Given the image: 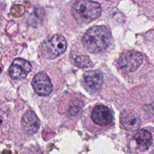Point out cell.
I'll return each instance as SVG.
<instances>
[{
  "label": "cell",
  "mask_w": 154,
  "mask_h": 154,
  "mask_svg": "<svg viewBox=\"0 0 154 154\" xmlns=\"http://www.w3.org/2000/svg\"><path fill=\"white\" fill-rule=\"evenodd\" d=\"M92 120L99 126H108L113 121L112 112L105 105H98L93 109Z\"/></svg>",
  "instance_id": "cell-9"
},
{
  "label": "cell",
  "mask_w": 154,
  "mask_h": 154,
  "mask_svg": "<svg viewBox=\"0 0 154 154\" xmlns=\"http://www.w3.org/2000/svg\"><path fill=\"white\" fill-rule=\"evenodd\" d=\"M31 70V64L23 59L14 60L9 69V75L13 79L21 80L25 78Z\"/></svg>",
  "instance_id": "cell-7"
},
{
  "label": "cell",
  "mask_w": 154,
  "mask_h": 154,
  "mask_svg": "<svg viewBox=\"0 0 154 154\" xmlns=\"http://www.w3.org/2000/svg\"><path fill=\"white\" fill-rule=\"evenodd\" d=\"M72 62L75 66L79 68H88L92 66V62L86 55L81 54H72Z\"/></svg>",
  "instance_id": "cell-12"
},
{
  "label": "cell",
  "mask_w": 154,
  "mask_h": 154,
  "mask_svg": "<svg viewBox=\"0 0 154 154\" xmlns=\"http://www.w3.org/2000/svg\"><path fill=\"white\" fill-rule=\"evenodd\" d=\"M111 34L105 26H96L89 29L82 38L84 48L90 53L102 52L109 46Z\"/></svg>",
  "instance_id": "cell-1"
},
{
  "label": "cell",
  "mask_w": 154,
  "mask_h": 154,
  "mask_svg": "<svg viewBox=\"0 0 154 154\" xmlns=\"http://www.w3.org/2000/svg\"><path fill=\"white\" fill-rule=\"evenodd\" d=\"M72 14L80 23H89L99 17L102 7L99 2L90 0H78L72 8Z\"/></svg>",
  "instance_id": "cell-2"
},
{
  "label": "cell",
  "mask_w": 154,
  "mask_h": 154,
  "mask_svg": "<svg viewBox=\"0 0 154 154\" xmlns=\"http://www.w3.org/2000/svg\"><path fill=\"white\" fill-rule=\"evenodd\" d=\"M67 43L63 35H56L45 41L42 45V52L45 57L54 59L66 51Z\"/></svg>",
  "instance_id": "cell-3"
},
{
  "label": "cell",
  "mask_w": 154,
  "mask_h": 154,
  "mask_svg": "<svg viewBox=\"0 0 154 154\" xmlns=\"http://www.w3.org/2000/svg\"><path fill=\"white\" fill-rule=\"evenodd\" d=\"M35 92L39 96H48L53 90V85L48 75L40 72L35 75L32 81Z\"/></svg>",
  "instance_id": "cell-6"
},
{
  "label": "cell",
  "mask_w": 154,
  "mask_h": 154,
  "mask_svg": "<svg viewBox=\"0 0 154 154\" xmlns=\"http://www.w3.org/2000/svg\"><path fill=\"white\" fill-rule=\"evenodd\" d=\"M120 124L126 130H137L141 125L140 115L133 110H125L120 116Z\"/></svg>",
  "instance_id": "cell-8"
},
{
  "label": "cell",
  "mask_w": 154,
  "mask_h": 154,
  "mask_svg": "<svg viewBox=\"0 0 154 154\" xmlns=\"http://www.w3.org/2000/svg\"><path fill=\"white\" fill-rule=\"evenodd\" d=\"M30 154H42V153L39 150H37V149H36V150H33Z\"/></svg>",
  "instance_id": "cell-13"
},
{
  "label": "cell",
  "mask_w": 154,
  "mask_h": 154,
  "mask_svg": "<svg viewBox=\"0 0 154 154\" xmlns=\"http://www.w3.org/2000/svg\"><path fill=\"white\" fill-rule=\"evenodd\" d=\"M103 82V75L99 71H88L83 75V85L86 90L92 94L100 90Z\"/></svg>",
  "instance_id": "cell-5"
},
{
  "label": "cell",
  "mask_w": 154,
  "mask_h": 154,
  "mask_svg": "<svg viewBox=\"0 0 154 154\" xmlns=\"http://www.w3.org/2000/svg\"><path fill=\"white\" fill-rule=\"evenodd\" d=\"M142 63V54L135 51H129L123 53L118 60L121 70L126 73L135 72Z\"/></svg>",
  "instance_id": "cell-4"
},
{
  "label": "cell",
  "mask_w": 154,
  "mask_h": 154,
  "mask_svg": "<svg viewBox=\"0 0 154 154\" xmlns=\"http://www.w3.org/2000/svg\"><path fill=\"white\" fill-rule=\"evenodd\" d=\"M135 140L139 150H141V151H144V150H148L149 147H150L153 138L150 132L141 129V130L138 131V132L135 135Z\"/></svg>",
  "instance_id": "cell-11"
},
{
  "label": "cell",
  "mask_w": 154,
  "mask_h": 154,
  "mask_svg": "<svg viewBox=\"0 0 154 154\" xmlns=\"http://www.w3.org/2000/svg\"><path fill=\"white\" fill-rule=\"evenodd\" d=\"M40 122L37 116L32 111L28 110L23 115L21 120V127L23 130L28 135H32L38 130Z\"/></svg>",
  "instance_id": "cell-10"
}]
</instances>
